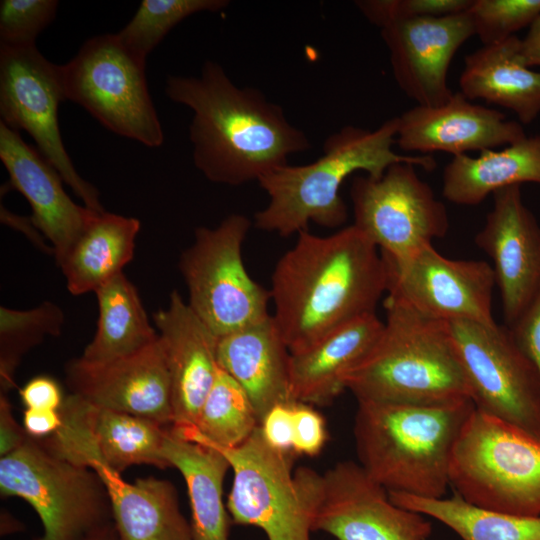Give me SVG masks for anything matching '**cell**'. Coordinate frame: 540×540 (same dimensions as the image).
Wrapping results in <instances>:
<instances>
[{"label": "cell", "mask_w": 540, "mask_h": 540, "mask_svg": "<svg viewBox=\"0 0 540 540\" xmlns=\"http://www.w3.org/2000/svg\"><path fill=\"white\" fill-rule=\"evenodd\" d=\"M293 402L274 405L259 424L264 441L272 449L283 453H293Z\"/></svg>", "instance_id": "f35d334b"}, {"label": "cell", "mask_w": 540, "mask_h": 540, "mask_svg": "<svg viewBox=\"0 0 540 540\" xmlns=\"http://www.w3.org/2000/svg\"><path fill=\"white\" fill-rule=\"evenodd\" d=\"M211 447L233 472L226 507L234 523L256 526L268 540H310L311 514L292 472L295 454L272 449L259 427L237 447Z\"/></svg>", "instance_id": "5bb4252c"}, {"label": "cell", "mask_w": 540, "mask_h": 540, "mask_svg": "<svg viewBox=\"0 0 540 540\" xmlns=\"http://www.w3.org/2000/svg\"><path fill=\"white\" fill-rule=\"evenodd\" d=\"M397 117L369 130L347 125L324 142L323 154L305 165H284L258 183L267 193V205L255 214V226L288 237L308 230L309 223L328 228L343 225L347 206L340 195L353 173L380 178L395 163H410L426 171L436 167L430 155L409 156L394 151Z\"/></svg>", "instance_id": "3957f363"}, {"label": "cell", "mask_w": 540, "mask_h": 540, "mask_svg": "<svg viewBox=\"0 0 540 540\" xmlns=\"http://www.w3.org/2000/svg\"><path fill=\"white\" fill-rule=\"evenodd\" d=\"M0 492L34 508L43 526L38 540H85L111 523L110 498L99 475L54 455L30 436L1 457Z\"/></svg>", "instance_id": "52a82bcc"}, {"label": "cell", "mask_w": 540, "mask_h": 540, "mask_svg": "<svg viewBox=\"0 0 540 540\" xmlns=\"http://www.w3.org/2000/svg\"><path fill=\"white\" fill-rule=\"evenodd\" d=\"M66 100L60 66L35 46H0L1 122L26 131L87 208L104 211L98 190L76 171L62 141L58 108Z\"/></svg>", "instance_id": "4fadbf2b"}, {"label": "cell", "mask_w": 540, "mask_h": 540, "mask_svg": "<svg viewBox=\"0 0 540 540\" xmlns=\"http://www.w3.org/2000/svg\"><path fill=\"white\" fill-rule=\"evenodd\" d=\"M63 424L60 410L25 409L23 427L26 433L34 439H43L56 433Z\"/></svg>", "instance_id": "7bdbcfd3"}, {"label": "cell", "mask_w": 540, "mask_h": 540, "mask_svg": "<svg viewBox=\"0 0 540 540\" xmlns=\"http://www.w3.org/2000/svg\"><path fill=\"white\" fill-rule=\"evenodd\" d=\"M297 235L276 263L269 290L272 317L290 353L376 313L388 285L379 249L353 224L328 236Z\"/></svg>", "instance_id": "6da1fadb"}, {"label": "cell", "mask_w": 540, "mask_h": 540, "mask_svg": "<svg viewBox=\"0 0 540 540\" xmlns=\"http://www.w3.org/2000/svg\"><path fill=\"white\" fill-rule=\"evenodd\" d=\"M473 0H359L355 4L380 29L394 22L444 17L467 11Z\"/></svg>", "instance_id": "8d00e7d4"}, {"label": "cell", "mask_w": 540, "mask_h": 540, "mask_svg": "<svg viewBox=\"0 0 540 540\" xmlns=\"http://www.w3.org/2000/svg\"><path fill=\"white\" fill-rule=\"evenodd\" d=\"M60 412L61 428L39 439L54 455L87 467L99 461L119 474L132 465L170 467L164 444L171 426L96 407L73 394L64 398Z\"/></svg>", "instance_id": "9a60e30c"}, {"label": "cell", "mask_w": 540, "mask_h": 540, "mask_svg": "<svg viewBox=\"0 0 540 540\" xmlns=\"http://www.w3.org/2000/svg\"><path fill=\"white\" fill-rule=\"evenodd\" d=\"M64 323L62 310L45 301L30 310L0 309L1 393L15 387L14 374L24 354L44 340L57 336Z\"/></svg>", "instance_id": "d6a6232c"}, {"label": "cell", "mask_w": 540, "mask_h": 540, "mask_svg": "<svg viewBox=\"0 0 540 540\" xmlns=\"http://www.w3.org/2000/svg\"><path fill=\"white\" fill-rule=\"evenodd\" d=\"M250 226L248 217L234 213L214 228L198 227L179 259L187 303L218 338L270 316V291L249 275L242 259Z\"/></svg>", "instance_id": "ba28073f"}, {"label": "cell", "mask_w": 540, "mask_h": 540, "mask_svg": "<svg viewBox=\"0 0 540 540\" xmlns=\"http://www.w3.org/2000/svg\"><path fill=\"white\" fill-rule=\"evenodd\" d=\"M165 92L193 111V161L211 182L259 181L311 147L280 105L255 88L238 87L214 61H206L197 77L169 76Z\"/></svg>", "instance_id": "7a4b0ae2"}, {"label": "cell", "mask_w": 540, "mask_h": 540, "mask_svg": "<svg viewBox=\"0 0 540 540\" xmlns=\"http://www.w3.org/2000/svg\"><path fill=\"white\" fill-rule=\"evenodd\" d=\"M65 381L70 394L96 407L173 424L170 376L159 336L147 348L110 362L73 359L66 365Z\"/></svg>", "instance_id": "ac0fdd59"}, {"label": "cell", "mask_w": 540, "mask_h": 540, "mask_svg": "<svg viewBox=\"0 0 540 540\" xmlns=\"http://www.w3.org/2000/svg\"><path fill=\"white\" fill-rule=\"evenodd\" d=\"M0 159L8 171L11 188L27 199L33 224L52 244L55 259L59 258L97 211L77 205L65 192L57 170L18 131L2 122Z\"/></svg>", "instance_id": "7402d4cb"}, {"label": "cell", "mask_w": 540, "mask_h": 540, "mask_svg": "<svg viewBox=\"0 0 540 540\" xmlns=\"http://www.w3.org/2000/svg\"><path fill=\"white\" fill-rule=\"evenodd\" d=\"M141 223L106 211L96 212L81 233L56 259L72 295L95 292L123 273L133 259Z\"/></svg>", "instance_id": "4316f807"}, {"label": "cell", "mask_w": 540, "mask_h": 540, "mask_svg": "<svg viewBox=\"0 0 540 540\" xmlns=\"http://www.w3.org/2000/svg\"><path fill=\"white\" fill-rule=\"evenodd\" d=\"M85 540H121L116 528L112 523L98 529L89 535Z\"/></svg>", "instance_id": "bcb514c9"}, {"label": "cell", "mask_w": 540, "mask_h": 540, "mask_svg": "<svg viewBox=\"0 0 540 540\" xmlns=\"http://www.w3.org/2000/svg\"><path fill=\"white\" fill-rule=\"evenodd\" d=\"M528 182L540 184V136L477 157L453 156L443 171L442 194L451 203L475 206L500 189Z\"/></svg>", "instance_id": "83f0119b"}, {"label": "cell", "mask_w": 540, "mask_h": 540, "mask_svg": "<svg viewBox=\"0 0 540 540\" xmlns=\"http://www.w3.org/2000/svg\"><path fill=\"white\" fill-rule=\"evenodd\" d=\"M396 505L434 518L462 540H540V516L529 517L473 505L453 492L451 497L423 498L389 492Z\"/></svg>", "instance_id": "4dcf8cb0"}, {"label": "cell", "mask_w": 540, "mask_h": 540, "mask_svg": "<svg viewBox=\"0 0 540 540\" xmlns=\"http://www.w3.org/2000/svg\"><path fill=\"white\" fill-rule=\"evenodd\" d=\"M89 467L106 487L121 540H194L169 481L146 477L129 483L99 461Z\"/></svg>", "instance_id": "d4e9b609"}, {"label": "cell", "mask_w": 540, "mask_h": 540, "mask_svg": "<svg viewBox=\"0 0 540 540\" xmlns=\"http://www.w3.org/2000/svg\"><path fill=\"white\" fill-rule=\"evenodd\" d=\"M519 55L525 66L540 67V14L529 26L526 36L520 39Z\"/></svg>", "instance_id": "ee69618b"}, {"label": "cell", "mask_w": 540, "mask_h": 540, "mask_svg": "<svg viewBox=\"0 0 540 540\" xmlns=\"http://www.w3.org/2000/svg\"><path fill=\"white\" fill-rule=\"evenodd\" d=\"M383 324L376 313H370L336 328L309 347L290 353L292 401L310 405L332 402L346 390V374L374 344Z\"/></svg>", "instance_id": "cb8c5ba5"}, {"label": "cell", "mask_w": 540, "mask_h": 540, "mask_svg": "<svg viewBox=\"0 0 540 540\" xmlns=\"http://www.w3.org/2000/svg\"><path fill=\"white\" fill-rule=\"evenodd\" d=\"M328 440L326 422L313 405L293 402V453L314 457Z\"/></svg>", "instance_id": "74e56055"}, {"label": "cell", "mask_w": 540, "mask_h": 540, "mask_svg": "<svg viewBox=\"0 0 540 540\" xmlns=\"http://www.w3.org/2000/svg\"><path fill=\"white\" fill-rule=\"evenodd\" d=\"M98 321L82 359L105 363L135 354L158 339L135 286L121 273L95 292Z\"/></svg>", "instance_id": "f546056e"}, {"label": "cell", "mask_w": 540, "mask_h": 540, "mask_svg": "<svg viewBox=\"0 0 540 540\" xmlns=\"http://www.w3.org/2000/svg\"><path fill=\"white\" fill-rule=\"evenodd\" d=\"M19 395L26 409L60 410L65 398L59 384L49 376L29 380L20 389Z\"/></svg>", "instance_id": "60d3db41"}, {"label": "cell", "mask_w": 540, "mask_h": 540, "mask_svg": "<svg viewBox=\"0 0 540 540\" xmlns=\"http://www.w3.org/2000/svg\"><path fill=\"white\" fill-rule=\"evenodd\" d=\"M171 383L173 424L195 426L218 369L217 341L212 331L174 290L165 309L153 315Z\"/></svg>", "instance_id": "44dd1931"}, {"label": "cell", "mask_w": 540, "mask_h": 540, "mask_svg": "<svg viewBox=\"0 0 540 540\" xmlns=\"http://www.w3.org/2000/svg\"><path fill=\"white\" fill-rule=\"evenodd\" d=\"M492 197L475 243L492 260L504 325L510 327L540 291V225L524 204L519 185Z\"/></svg>", "instance_id": "e0dca14e"}, {"label": "cell", "mask_w": 540, "mask_h": 540, "mask_svg": "<svg viewBox=\"0 0 540 540\" xmlns=\"http://www.w3.org/2000/svg\"><path fill=\"white\" fill-rule=\"evenodd\" d=\"M519 44L514 35L466 55L459 87L470 101L483 99L512 110L527 125L540 114V72L523 64Z\"/></svg>", "instance_id": "484cf974"}, {"label": "cell", "mask_w": 540, "mask_h": 540, "mask_svg": "<svg viewBox=\"0 0 540 540\" xmlns=\"http://www.w3.org/2000/svg\"><path fill=\"white\" fill-rule=\"evenodd\" d=\"M55 0H2L0 2V46H35L39 33L55 15Z\"/></svg>", "instance_id": "d590c367"}, {"label": "cell", "mask_w": 540, "mask_h": 540, "mask_svg": "<svg viewBox=\"0 0 540 540\" xmlns=\"http://www.w3.org/2000/svg\"><path fill=\"white\" fill-rule=\"evenodd\" d=\"M449 325L475 407L540 437V374L509 328Z\"/></svg>", "instance_id": "7c38bea8"}, {"label": "cell", "mask_w": 540, "mask_h": 540, "mask_svg": "<svg viewBox=\"0 0 540 540\" xmlns=\"http://www.w3.org/2000/svg\"><path fill=\"white\" fill-rule=\"evenodd\" d=\"M311 514L312 531L337 540H427L432 524L424 515L392 502L389 492L354 461L319 474L295 471Z\"/></svg>", "instance_id": "30bf717a"}, {"label": "cell", "mask_w": 540, "mask_h": 540, "mask_svg": "<svg viewBox=\"0 0 540 540\" xmlns=\"http://www.w3.org/2000/svg\"><path fill=\"white\" fill-rule=\"evenodd\" d=\"M449 485L478 507L540 516V437L474 407L453 446Z\"/></svg>", "instance_id": "8992f818"}, {"label": "cell", "mask_w": 540, "mask_h": 540, "mask_svg": "<svg viewBox=\"0 0 540 540\" xmlns=\"http://www.w3.org/2000/svg\"><path fill=\"white\" fill-rule=\"evenodd\" d=\"M508 328L517 345L534 363L540 374V291Z\"/></svg>", "instance_id": "ab89813d"}, {"label": "cell", "mask_w": 540, "mask_h": 540, "mask_svg": "<svg viewBox=\"0 0 540 540\" xmlns=\"http://www.w3.org/2000/svg\"><path fill=\"white\" fill-rule=\"evenodd\" d=\"M397 119L396 145L407 152L442 151L457 156L507 146L526 137L520 122L507 120L497 109L472 103L461 92H454L440 106L416 105Z\"/></svg>", "instance_id": "ffe728a7"}, {"label": "cell", "mask_w": 540, "mask_h": 540, "mask_svg": "<svg viewBox=\"0 0 540 540\" xmlns=\"http://www.w3.org/2000/svg\"><path fill=\"white\" fill-rule=\"evenodd\" d=\"M410 163L391 165L380 178L354 177V223L383 259L402 264L449 230L445 205Z\"/></svg>", "instance_id": "8fae6325"}, {"label": "cell", "mask_w": 540, "mask_h": 540, "mask_svg": "<svg viewBox=\"0 0 540 540\" xmlns=\"http://www.w3.org/2000/svg\"><path fill=\"white\" fill-rule=\"evenodd\" d=\"M474 35L468 10L402 20L381 28L397 85L417 105L429 107L446 103L454 94L447 81L450 63Z\"/></svg>", "instance_id": "d6986e66"}, {"label": "cell", "mask_w": 540, "mask_h": 540, "mask_svg": "<svg viewBox=\"0 0 540 540\" xmlns=\"http://www.w3.org/2000/svg\"><path fill=\"white\" fill-rule=\"evenodd\" d=\"M385 264L386 296L447 323L497 324L492 314L495 279L486 261L450 259L429 245L402 264Z\"/></svg>", "instance_id": "2e32d148"}, {"label": "cell", "mask_w": 540, "mask_h": 540, "mask_svg": "<svg viewBox=\"0 0 540 540\" xmlns=\"http://www.w3.org/2000/svg\"><path fill=\"white\" fill-rule=\"evenodd\" d=\"M216 355L218 366L247 393L259 421L274 405L292 402L290 351L272 315L219 337Z\"/></svg>", "instance_id": "603a6c76"}, {"label": "cell", "mask_w": 540, "mask_h": 540, "mask_svg": "<svg viewBox=\"0 0 540 540\" xmlns=\"http://www.w3.org/2000/svg\"><path fill=\"white\" fill-rule=\"evenodd\" d=\"M357 402L353 434L365 471L388 492L444 497L453 446L473 401Z\"/></svg>", "instance_id": "277c9868"}, {"label": "cell", "mask_w": 540, "mask_h": 540, "mask_svg": "<svg viewBox=\"0 0 540 540\" xmlns=\"http://www.w3.org/2000/svg\"><path fill=\"white\" fill-rule=\"evenodd\" d=\"M227 0H143L129 23L117 33L121 41L142 58L185 18L200 12H216Z\"/></svg>", "instance_id": "836d02e7"}, {"label": "cell", "mask_w": 540, "mask_h": 540, "mask_svg": "<svg viewBox=\"0 0 540 540\" xmlns=\"http://www.w3.org/2000/svg\"><path fill=\"white\" fill-rule=\"evenodd\" d=\"M1 221L25 233L31 241L38 244V246L42 249L50 250L45 245H43V235L40 234L41 232L33 224L30 217L26 218L13 214L7 209L3 208V206H1Z\"/></svg>", "instance_id": "f6af8a7d"}, {"label": "cell", "mask_w": 540, "mask_h": 540, "mask_svg": "<svg viewBox=\"0 0 540 540\" xmlns=\"http://www.w3.org/2000/svg\"><path fill=\"white\" fill-rule=\"evenodd\" d=\"M145 64L146 59L132 52L117 34L94 36L60 66L65 98L110 131L158 147L164 135L149 94Z\"/></svg>", "instance_id": "9c48e42d"}, {"label": "cell", "mask_w": 540, "mask_h": 540, "mask_svg": "<svg viewBox=\"0 0 540 540\" xmlns=\"http://www.w3.org/2000/svg\"><path fill=\"white\" fill-rule=\"evenodd\" d=\"M164 456L186 483L193 539L228 540L229 518L223 502V483L230 464L225 456L211 446L179 436L171 427Z\"/></svg>", "instance_id": "f1b7e54d"}, {"label": "cell", "mask_w": 540, "mask_h": 540, "mask_svg": "<svg viewBox=\"0 0 540 540\" xmlns=\"http://www.w3.org/2000/svg\"><path fill=\"white\" fill-rule=\"evenodd\" d=\"M382 331L346 374L357 401L442 404L472 400L450 325L386 296Z\"/></svg>", "instance_id": "5b68a950"}, {"label": "cell", "mask_w": 540, "mask_h": 540, "mask_svg": "<svg viewBox=\"0 0 540 540\" xmlns=\"http://www.w3.org/2000/svg\"><path fill=\"white\" fill-rule=\"evenodd\" d=\"M254 406L241 385L218 366L194 427L172 430L195 442L224 448L244 443L259 427Z\"/></svg>", "instance_id": "1f68e13d"}, {"label": "cell", "mask_w": 540, "mask_h": 540, "mask_svg": "<svg viewBox=\"0 0 540 540\" xmlns=\"http://www.w3.org/2000/svg\"><path fill=\"white\" fill-rule=\"evenodd\" d=\"M468 12L475 35L486 46L530 26L540 14V0H473Z\"/></svg>", "instance_id": "e575fe53"}, {"label": "cell", "mask_w": 540, "mask_h": 540, "mask_svg": "<svg viewBox=\"0 0 540 540\" xmlns=\"http://www.w3.org/2000/svg\"><path fill=\"white\" fill-rule=\"evenodd\" d=\"M29 437L12 413V407L5 393L0 396V455L1 457L18 449Z\"/></svg>", "instance_id": "b9f144b4"}]
</instances>
